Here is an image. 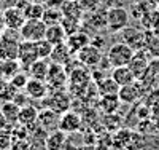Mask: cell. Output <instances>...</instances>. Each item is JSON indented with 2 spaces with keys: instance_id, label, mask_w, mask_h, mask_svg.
<instances>
[{
  "instance_id": "6da1fadb",
  "label": "cell",
  "mask_w": 159,
  "mask_h": 150,
  "mask_svg": "<svg viewBox=\"0 0 159 150\" xmlns=\"http://www.w3.org/2000/svg\"><path fill=\"white\" fill-rule=\"evenodd\" d=\"M134 50H132L129 45H126L124 42H116L113 45L108 46L105 56L108 58L111 67H121V65H127L134 56Z\"/></svg>"
},
{
  "instance_id": "7a4b0ae2",
  "label": "cell",
  "mask_w": 159,
  "mask_h": 150,
  "mask_svg": "<svg viewBox=\"0 0 159 150\" xmlns=\"http://www.w3.org/2000/svg\"><path fill=\"white\" fill-rule=\"evenodd\" d=\"M45 104L48 105V109L54 110L56 114L62 115L65 112L70 110V105H72V98L69 91L65 90H56V91H49L48 96L43 99Z\"/></svg>"
},
{
  "instance_id": "3957f363",
  "label": "cell",
  "mask_w": 159,
  "mask_h": 150,
  "mask_svg": "<svg viewBox=\"0 0 159 150\" xmlns=\"http://www.w3.org/2000/svg\"><path fill=\"white\" fill-rule=\"evenodd\" d=\"M46 29L48 26L43 22V19H25L19 29V37L21 40H27V42H38L45 38Z\"/></svg>"
},
{
  "instance_id": "277c9868",
  "label": "cell",
  "mask_w": 159,
  "mask_h": 150,
  "mask_svg": "<svg viewBox=\"0 0 159 150\" xmlns=\"http://www.w3.org/2000/svg\"><path fill=\"white\" fill-rule=\"evenodd\" d=\"M130 13L124 7H111L107 10V29L110 32H121L129 26Z\"/></svg>"
},
{
  "instance_id": "5b68a950",
  "label": "cell",
  "mask_w": 159,
  "mask_h": 150,
  "mask_svg": "<svg viewBox=\"0 0 159 150\" xmlns=\"http://www.w3.org/2000/svg\"><path fill=\"white\" fill-rule=\"evenodd\" d=\"M45 81H46L49 91L65 90V86H67V83H69V72H67V69H65V65L51 62Z\"/></svg>"
},
{
  "instance_id": "8992f818",
  "label": "cell",
  "mask_w": 159,
  "mask_h": 150,
  "mask_svg": "<svg viewBox=\"0 0 159 150\" xmlns=\"http://www.w3.org/2000/svg\"><path fill=\"white\" fill-rule=\"evenodd\" d=\"M103 54L105 53L102 50H99L97 46L89 43V45H86L84 48H81V50L76 53V59H78V62L81 64V65L89 67V69H94V67H97L99 62L102 61Z\"/></svg>"
},
{
  "instance_id": "52a82bcc",
  "label": "cell",
  "mask_w": 159,
  "mask_h": 150,
  "mask_svg": "<svg viewBox=\"0 0 159 150\" xmlns=\"http://www.w3.org/2000/svg\"><path fill=\"white\" fill-rule=\"evenodd\" d=\"M121 34V40L129 45L134 51H140L145 50V40H147V31H139L135 27H124V29L119 32Z\"/></svg>"
},
{
  "instance_id": "ba28073f",
  "label": "cell",
  "mask_w": 159,
  "mask_h": 150,
  "mask_svg": "<svg viewBox=\"0 0 159 150\" xmlns=\"http://www.w3.org/2000/svg\"><path fill=\"white\" fill-rule=\"evenodd\" d=\"M19 40L15 35L10 34H2L0 35V59L7 61V59H18V53H19Z\"/></svg>"
},
{
  "instance_id": "9c48e42d",
  "label": "cell",
  "mask_w": 159,
  "mask_h": 150,
  "mask_svg": "<svg viewBox=\"0 0 159 150\" xmlns=\"http://www.w3.org/2000/svg\"><path fill=\"white\" fill-rule=\"evenodd\" d=\"M3 21L5 27L11 32H19L22 24L25 22V15L21 7H8L3 11Z\"/></svg>"
},
{
  "instance_id": "30bf717a",
  "label": "cell",
  "mask_w": 159,
  "mask_h": 150,
  "mask_svg": "<svg viewBox=\"0 0 159 150\" xmlns=\"http://www.w3.org/2000/svg\"><path fill=\"white\" fill-rule=\"evenodd\" d=\"M89 80H92L91 69L89 67L81 65V64H80V67H75L72 72H69V83L72 85L73 91L84 90L89 85Z\"/></svg>"
},
{
  "instance_id": "8fae6325",
  "label": "cell",
  "mask_w": 159,
  "mask_h": 150,
  "mask_svg": "<svg viewBox=\"0 0 159 150\" xmlns=\"http://www.w3.org/2000/svg\"><path fill=\"white\" fill-rule=\"evenodd\" d=\"M37 59H38V54H37V50H35V43L27 42V40H22L19 43V53H18V61H19L21 67L24 70H27Z\"/></svg>"
},
{
  "instance_id": "7c38bea8",
  "label": "cell",
  "mask_w": 159,
  "mask_h": 150,
  "mask_svg": "<svg viewBox=\"0 0 159 150\" xmlns=\"http://www.w3.org/2000/svg\"><path fill=\"white\" fill-rule=\"evenodd\" d=\"M129 69L132 70V74L135 75L137 80H140L148 70V65H150V59H148V53L145 50H140V51H135L134 56H132L130 62L127 64Z\"/></svg>"
},
{
  "instance_id": "4fadbf2b",
  "label": "cell",
  "mask_w": 159,
  "mask_h": 150,
  "mask_svg": "<svg viewBox=\"0 0 159 150\" xmlns=\"http://www.w3.org/2000/svg\"><path fill=\"white\" fill-rule=\"evenodd\" d=\"M81 125H83V121H81L80 114H76L73 110H69V112L61 115L57 128L61 131H64L65 134H72V133H76V131L81 129Z\"/></svg>"
},
{
  "instance_id": "5bb4252c",
  "label": "cell",
  "mask_w": 159,
  "mask_h": 150,
  "mask_svg": "<svg viewBox=\"0 0 159 150\" xmlns=\"http://www.w3.org/2000/svg\"><path fill=\"white\" fill-rule=\"evenodd\" d=\"M25 94L34 99V101H43L48 93H49V88L46 85L45 80H38V78H29L27 85H25Z\"/></svg>"
},
{
  "instance_id": "9a60e30c",
  "label": "cell",
  "mask_w": 159,
  "mask_h": 150,
  "mask_svg": "<svg viewBox=\"0 0 159 150\" xmlns=\"http://www.w3.org/2000/svg\"><path fill=\"white\" fill-rule=\"evenodd\" d=\"M38 110L34 105H24L19 110V118H18V125L24 126L25 129H29L30 133L38 126Z\"/></svg>"
},
{
  "instance_id": "2e32d148",
  "label": "cell",
  "mask_w": 159,
  "mask_h": 150,
  "mask_svg": "<svg viewBox=\"0 0 159 150\" xmlns=\"http://www.w3.org/2000/svg\"><path fill=\"white\" fill-rule=\"evenodd\" d=\"M142 94V83L137 80L130 85H126V86H119V91H118V96L121 99V102L124 104H134Z\"/></svg>"
},
{
  "instance_id": "e0dca14e",
  "label": "cell",
  "mask_w": 159,
  "mask_h": 150,
  "mask_svg": "<svg viewBox=\"0 0 159 150\" xmlns=\"http://www.w3.org/2000/svg\"><path fill=\"white\" fill-rule=\"evenodd\" d=\"M72 56H73V53L70 51L69 45L62 42L59 45H54L52 46V51H51V62H54V64H61V65H67L70 61H72Z\"/></svg>"
},
{
  "instance_id": "ac0fdd59",
  "label": "cell",
  "mask_w": 159,
  "mask_h": 150,
  "mask_svg": "<svg viewBox=\"0 0 159 150\" xmlns=\"http://www.w3.org/2000/svg\"><path fill=\"white\" fill-rule=\"evenodd\" d=\"M65 43L69 45V48H70V51H72L73 54H76L81 48H84L86 45L91 43V37H89V34H86V32H83L81 29H80V31H76V32L67 35V38H65Z\"/></svg>"
},
{
  "instance_id": "d6986e66",
  "label": "cell",
  "mask_w": 159,
  "mask_h": 150,
  "mask_svg": "<svg viewBox=\"0 0 159 150\" xmlns=\"http://www.w3.org/2000/svg\"><path fill=\"white\" fill-rule=\"evenodd\" d=\"M65 142H67V134L57 128V129H52L48 133L45 147H46V150H64Z\"/></svg>"
},
{
  "instance_id": "ffe728a7",
  "label": "cell",
  "mask_w": 159,
  "mask_h": 150,
  "mask_svg": "<svg viewBox=\"0 0 159 150\" xmlns=\"http://www.w3.org/2000/svg\"><path fill=\"white\" fill-rule=\"evenodd\" d=\"M59 118H61L59 114H56L54 110H51V109H45V110H42L38 114V125L42 128H45L46 131L57 129Z\"/></svg>"
},
{
  "instance_id": "44dd1931",
  "label": "cell",
  "mask_w": 159,
  "mask_h": 150,
  "mask_svg": "<svg viewBox=\"0 0 159 150\" xmlns=\"http://www.w3.org/2000/svg\"><path fill=\"white\" fill-rule=\"evenodd\" d=\"M111 78L116 81L119 86H126L137 81L135 75L132 74V70L129 69V65H121V67H113L111 70Z\"/></svg>"
},
{
  "instance_id": "7402d4cb",
  "label": "cell",
  "mask_w": 159,
  "mask_h": 150,
  "mask_svg": "<svg viewBox=\"0 0 159 150\" xmlns=\"http://www.w3.org/2000/svg\"><path fill=\"white\" fill-rule=\"evenodd\" d=\"M19 110H21V107L16 102H13V101H5V102H2V105H0V112L5 115V118L8 120V123H10V126L18 125Z\"/></svg>"
},
{
  "instance_id": "603a6c76",
  "label": "cell",
  "mask_w": 159,
  "mask_h": 150,
  "mask_svg": "<svg viewBox=\"0 0 159 150\" xmlns=\"http://www.w3.org/2000/svg\"><path fill=\"white\" fill-rule=\"evenodd\" d=\"M45 38L48 42L54 46V45H59L62 42H65V38H67V32L64 31L62 24H54V26H48L46 29V35Z\"/></svg>"
},
{
  "instance_id": "cb8c5ba5",
  "label": "cell",
  "mask_w": 159,
  "mask_h": 150,
  "mask_svg": "<svg viewBox=\"0 0 159 150\" xmlns=\"http://www.w3.org/2000/svg\"><path fill=\"white\" fill-rule=\"evenodd\" d=\"M49 62L46 59H37L27 70L29 77L30 78H38V80H46V75H48V70H49Z\"/></svg>"
},
{
  "instance_id": "d4e9b609",
  "label": "cell",
  "mask_w": 159,
  "mask_h": 150,
  "mask_svg": "<svg viewBox=\"0 0 159 150\" xmlns=\"http://www.w3.org/2000/svg\"><path fill=\"white\" fill-rule=\"evenodd\" d=\"M99 104L105 114H116L119 105H121V99H119L118 94H103Z\"/></svg>"
},
{
  "instance_id": "484cf974",
  "label": "cell",
  "mask_w": 159,
  "mask_h": 150,
  "mask_svg": "<svg viewBox=\"0 0 159 150\" xmlns=\"http://www.w3.org/2000/svg\"><path fill=\"white\" fill-rule=\"evenodd\" d=\"M88 21H89V26L92 27V29H107V11L105 10H96L94 13H89V15L86 16Z\"/></svg>"
},
{
  "instance_id": "4316f807",
  "label": "cell",
  "mask_w": 159,
  "mask_h": 150,
  "mask_svg": "<svg viewBox=\"0 0 159 150\" xmlns=\"http://www.w3.org/2000/svg\"><path fill=\"white\" fill-rule=\"evenodd\" d=\"M22 70V67L19 64L18 59H7V61H2V78H7V80H11L18 72Z\"/></svg>"
},
{
  "instance_id": "83f0119b",
  "label": "cell",
  "mask_w": 159,
  "mask_h": 150,
  "mask_svg": "<svg viewBox=\"0 0 159 150\" xmlns=\"http://www.w3.org/2000/svg\"><path fill=\"white\" fill-rule=\"evenodd\" d=\"M97 91L100 96H103V94H118L119 91V85L116 83V81L110 77H105L103 80L97 81Z\"/></svg>"
},
{
  "instance_id": "f1b7e54d",
  "label": "cell",
  "mask_w": 159,
  "mask_h": 150,
  "mask_svg": "<svg viewBox=\"0 0 159 150\" xmlns=\"http://www.w3.org/2000/svg\"><path fill=\"white\" fill-rule=\"evenodd\" d=\"M61 11L64 18H73V19H81V15H83V8L75 0L73 2H64Z\"/></svg>"
},
{
  "instance_id": "f546056e",
  "label": "cell",
  "mask_w": 159,
  "mask_h": 150,
  "mask_svg": "<svg viewBox=\"0 0 159 150\" xmlns=\"http://www.w3.org/2000/svg\"><path fill=\"white\" fill-rule=\"evenodd\" d=\"M18 90L11 85V81L7 78H0V101H13L16 96Z\"/></svg>"
},
{
  "instance_id": "4dcf8cb0",
  "label": "cell",
  "mask_w": 159,
  "mask_h": 150,
  "mask_svg": "<svg viewBox=\"0 0 159 150\" xmlns=\"http://www.w3.org/2000/svg\"><path fill=\"white\" fill-rule=\"evenodd\" d=\"M145 51L151 54L153 58H159V37L153 34V31H147V40H145Z\"/></svg>"
},
{
  "instance_id": "1f68e13d",
  "label": "cell",
  "mask_w": 159,
  "mask_h": 150,
  "mask_svg": "<svg viewBox=\"0 0 159 150\" xmlns=\"http://www.w3.org/2000/svg\"><path fill=\"white\" fill-rule=\"evenodd\" d=\"M22 10H24L25 19H42L46 8L42 3H27V5H24Z\"/></svg>"
},
{
  "instance_id": "d6a6232c",
  "label": "cell",
  "mask_w": 159,
  "mask_h": 150,
  "mask_svg": "<svg viewBox=\"0 0 159 150\" xmlns=\"http://www.w3.org/2000/svg\"><path fill=\"white\" fill-rule=\"evenodd\" d=\"M157 22H159V10H154V8H151L150 11H147L142 16V19H140L142 27H145L147 31H153L154 26Z\"/></svg>"
},
{
  "instance_id": "836d02e7",
  "label": "cell",
  "mask_w": 159,
  "mask_h": 150,
  "mask_svg": "<svg viewBox=\"0 0 159 150\" xmlns=\"http://www.w3.org/2000/svg\"><path fill=\"white\" fill-rule=\"evenodd\" d=\"M64 15L61 10H56V8H46L45 13H43V22L46 26H54V24H61Z\"/></svg>"
},
{
  "instance_id": "e575fe53",
  "label": "cell",
  "mask_w": 159,
  "mask_h": 150,
  "mask_svg": "<svg viewBox=\"0 0 159 150\" xmlns=\"http://www.w3.org/2000/svg\"><path fill=\"white\" fill-rule=\"evenodd\" d=\"M35 43V50H37V54H38V59H48L51 56V51H52V45L48 42L46 38H42L38 42H34Z\"/></svg>"
},
{
  "instance_id": "d590c367",
  "label": "cell",
  "mask_w": 159,
  "mask_h": 150,
  "mask_svg": "<svg viewBox=\"0 0 159 150\" xmlns=\"http://www.w3.org/2000/svg\"><path fill=\"white\" fill-rule=\"evenodd\" d=\"M150 10H151V3L148 2V0H139V2L134 3L130 13H132V16H134L135 19H142V16L147 11H150Z\"/></svg>"
},
{
  "instance_id": "8d00e7d4",
  "label": "cell",
  "mask_w": 159,
  "mask_h": 150,
  "mask_svg": "<svg viewBox=\"0 0 159 150\" xmlns=\"http://www.w3.org/2000/svg\"><path fill=\"white\" fill-rule=\"evenodd\" d=\"M29 74L25 72V70H21V72H18L15 77H13L10 81H11V85L15 86L18 91H22L24 88H25V85H27V81H29Z\"/></svg>"
},
{
  "instance_id": "74e56055",
  "label": "cell",
  "mask_w": 159,
  "mask_h": 150,
  "mask_svg": "<svg viewBox=\"0 0 159 150\" xmlns=\"http://www.w3.org/2000/svg\"><path fill=\"white\" fill-rule=\"evenodd\" d=\"M61 24L64 27V31L67 32V35H70V34L81 29V22H80V19H73V18H62Z\"/></svg>"
},
{
  "instance_id": "f35d334b",
  "label": "cell",
  "mask_w": 159,
  "mask_h": 150,
  "mask_svg": "<svg viewBox=\"0 0 159 150\" xmlns=\"http://www.w3.org/2000/svg\"><path fill=\"white\" fill-rule=\"evenodd\" d=\"M11 144H13V133H11V128L0 129V148L10 150Z\"/></svg>"
},
{
  "instance_id": "ab89813d",
  "label": "cell",
  "mask_w": 159,
  "mask_h": 150,
  "mask_svg": "<svg viewBox=\"0 0 159 150\" xmlns=\"http://www.w3.org/2000/svg\"><path fill=\"white\" fill-rule=\"evenodd\" d=\"M32 142L29 139H18V138H13V144L10 147V150H30Z\"/></svg>"
},
{
  "instance_id": "60d3db41",
  "label": "cell",
  "mask_w": 159,
  "mask_h": 150,
  "mask_svg": "<svg viewBox=\"0 0 159 150\" xmlns=\"http://www.w3.org/2000/svg\"><path fill=\"white\" fill-rule=\"evenodd\" d=\"M30 98L27 96V94H25V93H16V96H15V99H13V102H16L19 107H24V105H29L30 104Z\"/></svg>"
},
{
  "instance_id": "b9f144b4",
  "label": "cell",
  "mask_w": 159,
  "mask_h": 150,
  "mask_svg": "<svg viewBox=\"0 0 159 150\" xmlns=\"http://www.w3.org/2000/svg\"><path fill=\"white\" fill-rule=\"evenodd\" d=\"M91 43L94 45V46H97L99 50H105V46H107V40H105V37L103 35H94L91 38Z\"/></svg>"
},
{
  "instance_id": "7bdbcfd3",
  "label": "cell",
  "mask_w": 159,
  "mask_h": 150,
  "mask_svg": "<svg viewBox=\"0 0 159 150\" xmlns=\"http://www.w3.org/2000/svg\"><path fill=\"white\" fill-rule=\"evenodd\" d=\"M3 128H11V126L8 123V120L5 118V115L0 112V129H3Z\"/></svg>"
},
{
  "instance_id": "ee69618b",
  "label": "cell",
  "mask_w": 159,
  "mask_h": 150,
  "mask_svg": "<svg viewBox=\"0 0 159 150\" xmlns=\"http://www.w3.org/2000/svg\"><path fill=\"white\" fill-rule=\"evenodd\" d=\"M5 29H7V27H5V21H3V11H2V13H0V35H2V34L5 32Z\"/></svg>"
},
{
  "instance_id": "f6af8a7d",
  "label": "cell",
  "mask_w": 159,
  "mask_h": 150,
  "mask_svg": "<svg viewBox=\"0 0 159 150\" xmlns=\"http://www.w3.org/2000/svg\"><path fill=\"white\" fill-rule=\"evenodd\" d=\"M30 150H46V147H45V144H32Z\"/></svg>"
},
{
  "instance_id": "bcb514c9",
  "label": "cell",
  "mask_w": 159,
  "mask_h": 150,
  "mask_svg": "<svg viewBox=\"0 0 159 150\" xmlns=\"http://www.w3.org/2000/svg\"><path fill=\"white\" fill-rule=\"evenodd\" d=\"M153 34H154V35H157V37H159V22H157V24H156V26H154V29H153Z\"/></svg>"
},
{
  "instance_id": "7dc6e473",
  "label": "cell",
  "mask_w": 159,
  "mask_h": 150,
  "mask_svg": "<svg viewBox=\"0 0 159 150\" xmlns=\"http://www.w3.org/2000/svg\"><path fill=\"white\" fill-rule=\"evenodd\" d=\"M151 5H159V0H148Z\"/></svg>"
},
{
  "instance_id": "c3c4849f",
  "label": "cell",
  "mask_w": 159,
  "mask_h": 150,
  "mask_svg": "<svg viewBox=\"0 0 159 150\" xmlns=\"http://www.w3.org/2000/svg\"><path fill=\"white\" fill-rule=\"evenodd\" d=\"M0 150H3V148H0Z\"/></svg>"
}]
</instances>
